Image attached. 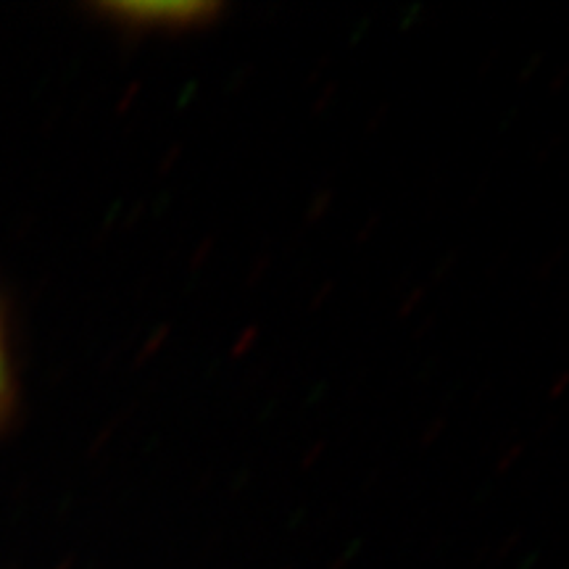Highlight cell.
Returning a JSON list of instances; mask_svg holds the SVG:
<instances>
[{
    "label": "cell",
    "instance_id": "6da1fadb",
    "mask_svg": "<svg viewBox=\"0 0 569 569\" xmlns=\"http://www.w3.org/2000/svg\"><path fill=\"white\" fill-rule=\"evenodd\" d=\"M6 390H9V372H6L3 338H0V407H3V401H6Z\"/></svg>",
    "mask_w": 569,
    "mask_h": 569
}]
</instances>
